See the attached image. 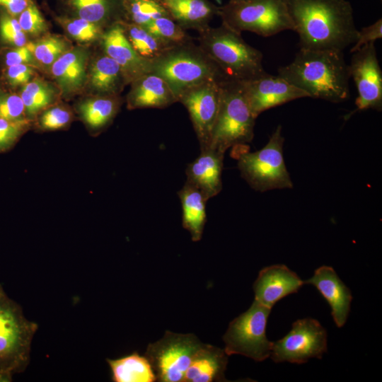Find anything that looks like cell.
Returning a JSON list of instances; mask_svg holds the SVG:
<instances>
[{"label":"cell","mask_w":382,"mask_h":382,"mask_svg":"<svg viewBox=\"0 0 382 382\" xmlns=\"http://www.w3.org/2000/svg\"><path fill=\"white\" fill-rule=\"evenodd\" d=\"M300 47L343 50L358 36L352 4L347 0H285Z\"/></svg>","instance_id":"obj_1"},{"label":"cell","mask_w":382,"mask_h":382,"mask_svg":"<svg viewBox=\"0 0 382 382\" xmlns=\"http://www.w3.org/2000/svg\"><path fill=\"white\" fill-rule=\"evenodd\" d=\"M278 75L305 91L309 98L341 103L349 97L348 65L343 52L300 48Z\"/></svg>","instance_id":"obj_2"},{"label":"cell","mask_w":382,"mask_h":382,"mask_svg":"<svg viewBox=\"0 0 382 382\" xmlns=\"http://www.w3.org/2000/svg\"><path fill=\"white\" fill-rule=\"evenodd\" d=\"M198 45L228 80L248 81L267 73L262 54L225 24L198 32Z\"/></svg>","instance_id":"obj_3"},{"label":"cell","mask_w":382,"mask_h":382,"mask_svg":"<svg viewBox=\"0 0 382 382\" xmlns=\"http://www.w3.org/2000/svg\"><path fill=\"white\" fill-rule=\"evenodd\" d=\"M151 72L166 81L177 100L182 93L195 86L210 81L228 80L192 41L173 46L151 60Z\"/></svg>","instance_id":"obj_4"},{"label":"cell","mask_w":382,"mask_h":382,"mask_svg":"<svg viewBox=\"0 0 382 382\" xmlns=\"http://www.w3.org/2000/svg\"><path fill=\"white\" fill-rule=\"evenodd\" d=\"M37 327L0 284V381H11L14 374L26 369Z\"/></svg>","instance_id":"obj_5"},{"label":"cell","mask_w":382,"mask_h":382,"mask_svg":"<svg viewBox=\"0 0 382 382\" xmlns=\"http://www.w3.org/2000/svg\"><path fill=\"white\" fill-rule=\"evenodd\" d=\"M255 119L243 81H221L220 105L209 148L225 153L231 147L250 143L254 137Z\"/></svg>","instance_id":"obj_6"},{"label":"cell","mask_w":382,"mask_h":382,"mask_svg":"<svg viewBox=\"0 0 382 382\" xmlns=\"http://www.w3.org/2000/svg\"><path fill=\"white\" fill-rule=\"evenodd\" d=\"M222 23L241 33L249 31L262 37L294 30L285 0H229L219 6Z\"/></svg>","instance_id":"obj_7"},{"label":"cell","mask_w":382,"mask_h":382,"mask_svg":"<svg viewBox=\"0 0 382 382\" xmlns=\"http://www.w3.org/2000/svg\"><path fill=\"white\" fill-rule=\"evenodd\" d=\"M282 130V126L278 125L262 149L242 151L237 157L242 178L256 191L293 187L283 156L284 137Z\"/></svg>","instance_id":"obj_8"},{"label":"cell","mask_w":382,"mask_h":382,"mask_svg":"<svg viewBox=\"0 0 382 382\" xmlns=\"http://www.w3.org/2000/svg\"><path fill=\"white\" fill-rule=\"evenodd\" d=\"M271 308L254 300L250 307L234 318L223 336L228 356L240 354L262 361L271 354L273 342L266 336Z\"/></svg>","instance_id":"obj_9"},{"label":"cell","mask_w":382,"mask_h":382,"mask_svg":"<svg viewBox=\"0 0 382 382\" xmlns=\"http://www.w3.org/2000/svg\"><path fill=\"white\" fill-rule=\"evenodd\" d=\"M202 343L194 334L166 331L163 338L149 344L145 357L155 373L156 381L181 382L194 355Z\"/></svg>","instance_id":"obj_10"},{"label":"cell","mask_w":382,"mask_h":382,"mask_svg":"<svg viewBox=\"0 0 382 382\" xmlns=\"http://www.w3.org/2000/svg\"><path fill=\"white\" fill-rule=\"evenodd\" d=\"M327 331L316 319L306 318L294 322L291 330L273 342V361L303 364L311 358L322 359L327 352Z\"/></svg>","instance_id":"obj_11"},{"label":"cell","mask_w":382,"mask_h":382,"mask_svg":"<svg viewBox=\"0 0 382 382\" xmlns=\"http://www.w3.org/2000/svg\"><path fill=\"white\" fill-rule=\"evenodd\" d=\"M221 82L201 83L186 90L178 98V102L187 110L201 151L209 147L220 105Z\"/></svg>","instance_id":"obj_12"},{"label":"cell","mask_w":382,"mask_h":382,"mask_svg":"<svg viewBox=\"0 0 382 382\" xmlns=\"http://www.w3.org/2000/svg\"><path fill=\"white\" fill-rule=\"evenodd\" d=\"M348 65L349 76L354 81L358 96L357 110L382 109V71L374 42H370L352 53Z\"/></svg>","instance_id":"obj_13"},{"label":"cell","mask_w":382,"mask_h":382,"mask_svg":"<svg viewBox=\"0 0 382 382\" xmlns=\"http://www.w3.org/2000/svg\"><path fill=\"white\" fill-rule=\"evenodd\" d=\"M245 96L253 116L302 98H309L303 90L277 75L265 73L255 79L243 81Z\"/></svg>","instance_id":"obj_14"},{"label":"cell","mask_w":382,"mask_h":382,"mask_svg":"<svg viewBox=\"0 0 382 382\" xmlns=\"http://www.w3.org/2000/svg\"><path fill=\"white\" fill-rule=\"evenodd\" d=\"M91 54L84 45L72 47L59 57L49 71L61 92L69 100L81 93L86 87Z\"/></svg>","instance_id":"obj_15"},{"label":"cell","mask_w":382,"mask_h":382,"mask_svg":"<svg viewBox=\"0 0 382 382\" xmlns=\"http://www.w3.org/2000/svg\"><path fill=\"white\" fill-rule=\"evenodd\" d=\"M99 42L101 50L120 65L129 84L151 72V62L133 49L125 36L122 21L107 27Z\"/></svg>","instance_id":"obj_16"},{"label":"cell","mask_w":382,"mask_h":382,"mask_svg":"<svg viewBox=\"0 0 382 382\" xmlns=\"http://www.w3.org/2000/svg\"><path fill=\"white\" fill-rule=\"evenodd\" d=\"M304 284L297 274L284 265H273L262 269L253 284L255 300L270 308L296 293Z\"/></svg>","instance_id":"obj_17"},{"label":"cell","mask_w":382,"mask_h":382,"mask_svg":"<svg viewBox=\"0 0 382 382\" xmlns=\"http://www.w3.org/2000/svg\"><path fill=\"white\" fill-rule=\"evenodd\" d=\"M304 284L313 285L331 307V315L337 328L347 322L352 295L350 289L344 284L335 270L323 265L314 271L313 275Z\"/></svg>","instance_id":"obj_18"},{"label":"cell","mask_w":382,"mask_h":382,"mask_svg":"<svg viewBox=\"0 0 382 382\" xmlns=\"http://www.w3.org/2000/svg\"><path fill=\"white\" fill-rule=\"evenodd\" d=\"M122 103L120 95H87L79 100L73 109L89 134L97 136L112 123Z\"/></svg>","instance_id":"obj_19"},{"label":"cell","mask_w":382,"mask_h":382,"mask_svg":"<svg viewBox=\"0 0 382 382\" xmlns=\"http://www.w3.org/2000/svg\"><path fill=\"white\" fill-rule=\"evenodd\" d=\"M224 154L212 148L202 150L199 156L186 167V182L199 190L208 200L222 189Z\"/></svg>","instance_id":"obj_20"},{"label":"cell","mask_w":382,"mask_h":382,"mask_svg":"<svg viewBox=\"0 0 382 382\" xmlns=\"http://www.w3.org/2000/svg\"><path fill=\"white\" fill-rule=\"evenodd\" d=\"M126 96L127 108H165L178 100L166 81L152 72L145 74L130 83Z\"/></svg>","instance_id":"obj_21"},{"label":"cell","mask_w":382,"mask_h":382,"mask_svg":"<svg viewBox=\"0 0 382 382\" xmlns=\"http://www.w3.org/2000/svg\"><path fill=\"white\" fill-rule=\"evenodd\" d=\"M129 84L120 65L102 50L91 57L86 88L88 95H120Z\"/></svg>","instance_id":"obj_22"},{"label":"cell","mask_w":382,"mask_h":382,"mask_svg":"<svg viewBox=\"0 0 382 382\" xmlns=\"http://www.w3.org/2000/svg\"><path fill=\"white\" fill-rule=\"evenodd\" d=\"M168 15L184 29L199 32L218 16L219 6L209 0H158Z\"/></svg>","instance_id":"obj_23"},{"label":"cell","mask_w":382,"mask_h":382,"mask_svg":"<svg viewBox=\"0 0 382 382\" xmlns=\"http://www.w3.org/2000/svg\"><path fill=\"white\" fill-rule=\"evenodd\" d=\"M228 355L224 349L211 345L202 344L194 355L183 382H212L226 381L224 372Z\"/></svg>","instance_id":"obj_24"},{"label":"cell","mask_w":382,"mask_h":382,"mask_svg":"<svg viewBox=\"0 0 382 382\" xmlns=\"http://www.w3.org/2000/svg\"><path fill=\"white\" fill-rule=\"evenodd\" d=\"M72 13L106 28L120 21H126L125 0H65Z\"/></svg>","instance_id":"obj_25"},{"label":"cell","mask_w":382,"mask_h":382,"mask_svg":"<svg viewBox=\"0 0 382 382\" xmlns=\"http://www.w3.org/2000/svg\"><path fill=\"white\" fill-rule=\"evenodd\" d=\"M183 211V226L194 242L201 240L207 221L206 204L208 199L197 187L185 183L178 192Z\"/></svg>","instance_id":"obj_26"},{"label":"cell","mask_w":382,"mask_h":382,"mask_svg":"<svg viewBox=\"0 0 382 382\" xmlns=\"http://www.w3.org/2000/svg\"><path fill=\"white\" fill-rule=\"evenodd\" d=\"M18 94L26 117L32 122L40 112L62 100L60 90L54 83L37 76L22 86Z\"/></svg>","instance_id":"obj_27"},{"label":"cell","mask_w":382,"mask_h":382,"mask_svg":"<svg viewBox=\"0 0 382 382\" xmlns=\"http://www.w3.org/2000/svg\"><path fill=\"white\" fill-rule=\"evenodd\" d=\"M115 382H154L156 377L149 359L134 352L117 359H107Z\"/></svg>","instance_id":"obj_28"},{"label":"cell","mask_w":382,"mask_h":382,"mask_svg":"<svg viewBox=\"0 0 382 382\" xmlns=\"http://www.w3.org/2000/svg\"><path fill=\"white\" fill-rule=\"evenodd\" d=\"M40 68L49 71L52 64L73 46L64 36L46 33L25 45Z\"/></svg>","instance_id":"obj_29"},{"label":"cell","mask_w":382,"mask_h":382,"mask_svg":"<svg viewBox=\"0 0 382 382\" xmlns=\"http://www.w3.org/2000/svg\"><path fill=\"white\" fill-rule=\"evenodd\" d=\"M124 33L135 52L142 58L151 61L172 47L141 25L122 21Z\"/></svg>","instance_id":"obj_30"},{"label":"cell","mask_w":382,"mask_h":382,"mask_svg":"<svg viewBox=\"0 0 382 382\" xmlns=\"http://www.w3.org/2000/svg\"><path fill=\"white\" fill-rule=\"evenodd\" d=\"M76 119L74 109L60 101L40 112L33 120L32 129L37 132L65 130Z\"/></svg>","instance_id":"obj_31"},{"label":"cell","mask_w":382,"mask_h":382,"mask_svg":"<svg viewBox=\"0 0 382 382\" xmlns=\"http://www.w3.org/2000/svg\"><path fill=\"white\" fill-rule=\"evenodd\" d=\"M56 21L73 40L83 45L100 41L105 28L74 16H58Z\"/></svg>","instance_id":"obj_32"},{"label":"cell","mask_w":382,"mask_h":382,"mask_svg":"<svg viewBox=\"0 0 382 382\" xmlns=\"http://www.w3.org/2000/svg\"><path fill=\"white\" fill-rule=\"evenodd\" d=\"M143 27L170 47L192 41L187 30L169 16L158 18Z\"/></svg>","instance_id":"obj_33"},{"label":"cell","mask_w":382,"mask_h":382,"mask_svg":"<svg viewBox=\"0 0 382 382\" xmlns=\"http://www.w3.org/2000/svg\"><path fill=\"white\" fill-rule=\"evenodd\" d=\"M125 8L126 21L141 26L169 16L158 0H125Z\"/></svg>","instance_id":"obj_34"},{"label":"cell","mask_w":382,"mask_h":382,"mask_svg":"<svg viewBox=\"0 0 382 382\" xmlns=\"http://www.w3.org/2000/svg\"><path fill=\"white\" fill-rule=\"evenodd\" d=\"M32 126L33 122L29 120L11 121L0 118V154L13 149Z\"/></svg>","instance_id":"obj_35"},{"label":"cell","mask_w":382,"mask_h":382,"mask_svg":"<svg viewBox=\"0 0 382 382\" xmlns=\"http://www.w3.org/2000/svg\"><path fill=\"white\" fill-rule=\"evenodd\" d=\"M0 39L8 47L24 46L28 42L27 35L22 30L18 18L0 8Z\"/></svg>","instance_id":"obj_36"},{"label":"cell","mask_w":382,"mask_h":382,"mask_svg":"<svg viewBox=\"0 0 382 382\" xmlns=\"http://www.w3.org/2000/svg\"><path fill=\"white\" fill-rule=\"evenodd\" d=\"M17 18L28 37L35 39L46 34L48 30L47 22L32 0Z\"/></svg>","instance_id":"obj_37"},{"label":"cell","mask_w":382,"mask_h":382,"mask_svg":"<svg viewBox=\"0 0 382 382\" xmlns=\"http://www.w3.org/2000/svg\"><path fill=\"white\" fill-rule=\"evenodd\" d=\"M0 118L11 121L28 120L23 100L12 88L0 87Z\"/></svg>","instance_id":"obj_38"},{"label":"cell","mask_w":382,"mask_h":382,"mask_svg":"<svg viewBox=\"0 0 382 382\" xmlns=\"http://www.w3.org/2000/svg\"><path fill=\"white\" fill-rule=\"evenodd\" d=\"M0 62L3 68L12 65L26 64L41 69L33 53L26 47H6L0 50Z\"/></svg>","instance_id":"obj_39"},{"label":"cell","mask_w":382,"mask_h":382,"mask_svg":"<svg viewBox=\"0 0 382 382\" xmlns=\"http://www.w3.org/2000/svg\"><path fill=\"white\" fill-rule=\"evenodd\" d=\"M2 71L3 81L10 88L21 87L37 76V69L26 64L12 65Z\"/></svg>","instance_id":"obj_40"},{"label":"cell","mask_w":382,"mask_h":382,"mask_svg":"<svg viewBox=\"0 0 382 382\" xmlns=\"http://www.w3.org/2000/svg\"><path fill=\"white\" fill-rule=\"evenodd\" d=\"M382 37V19L380 18L373 24L362 28L358 30L357 40L350 49V53L355 52L362 47L370 42H375V40Z\"/></svg>","instance_id":"obj_41"},{"label":"cell","mask_w":382,"mask_h":382,"mask_svg":"<svg viewBox=\"0 0 382 382\" xmlns=\"http://www.w3.org/2000/svg\"><path fill=\"white\" fill-rule=\"evenodd\" d=\"M31 0H0V8L11 16L18 18Z\"/></svg>","instance_id":"obj_42"},{"label":"cell","mask_w":382,"mask_h":382,"mask_svg":"<svg viewBox=\"0 0 382 382\" xmlns=\"http://www.w3.org/2000/svg\"></svg>","instance_id":"obj_43"}]
</instances>
